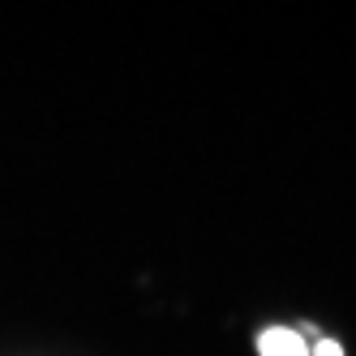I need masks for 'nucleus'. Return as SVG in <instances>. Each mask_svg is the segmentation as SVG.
<instances>
[{
  "instance_id": "nucleus-1",
  "label": "nucleus",
  "mask_w": 356,
  "mask_h": 356,
  "mask_svg": "<svg viewBox=\"0 0 356 356\" xmlns=\"http://www.w3.org/2000/svg\"><path fill=\"white\" fill-rule=\"evenodd\" d=\"M258 352L262 356H309V343L292 326H270L258 335Z\"/></svg>"
},
{
  "instance_id": "nucleus-2",
  "label": "nucleus",
  "mask_w": 356,
  "mask_h": 356,
  "mask_svg": "<svg viewBox=\"0 0 356 356\" xmlns=\"http://www.w3.org/2000/svg\"><path fill=\"white\" fill-rule=\"evenodd\" d=\"M309 356H343V348L335 339H318V348H309Z\"/></svg>"
}]
</instances>
